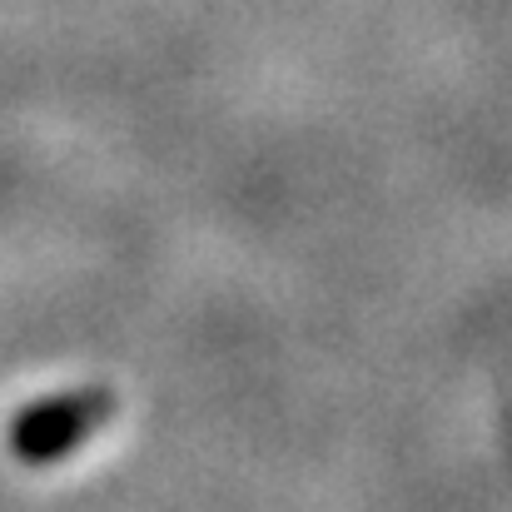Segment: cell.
<instances>
[{
  "instance_id": "1",
  "label": "cell",
  "mask_w": 512,
  "mask_h": 512,
  "mask_svg": "<svg viewBox=\"0 0 512 512\" xmlns=\"http://www.w3.org/2000/svg\"><path fill=\"white\" fill-rule=\"evenodd\" d=\"M105 418V398L100 393H65V398H45L30 403L15 423H10V453L20 463H55L65 453H75V443Z\"/></svg>"
}]
</instances>
